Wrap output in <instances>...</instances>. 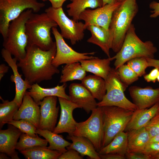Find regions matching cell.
<instances>
[{
  "instance_id": "ffe728a7",
  "label": "cell",
  "mask_w": 159,
  "mask_h": 159,
  "mask_svg": "<svg viewBox=\"0 0 159 159\" xmlns=\"http://www.w3.org/2000/svg\"><path fill=\"white\" fill-rule=\"evenodd\" d=\"M87 29L91 34V37L87 42L99 47L108 57H110V50L111 48L112 39L109 29L90 25L87 27Z\"/></svg>"
},
{
  "instance_id": "44dd1931",
  "label": "cell",
  "mask_w": 159,
  "mask_h": 159,
  "mask_svg": "<svg viewBox=\"0 0 159 159\" xmlns=\"http://www.w3.org/2000/svg\"><path fill=\"white\" fill-rule=\"evenodd\" d=\"M67 87V85L65 83L54 87L45 88L41 87L37 83H35L32 85L31 88L27 92L37 104L45 97L49 96H56L70 100L69 96L65 92Z\"/></svg>"
},
{
  "instance_id": "2e32d148",
  "label": "cell",
  "mask_w": 159,
  "mask_h": 159,
  "mask_svg": "<svg viewBox=\"0 0 159 159\" xmlns=\"http://www.w3.org/2000/svg\"><path fill=\"white\" fill-rule=\"evenodd\" d=\"M128 91L133 103L138 109L150 108L159 102V88L132 86Z\"/></svg>"
},
{
  "instance_id": "4316f807",
  "label": "cell",
  "mask_w": 159,
  "mask_h": 159,
  "mask_svg": "<svg viewBox=\"0 0 159 159\" xmlns=\"http://www.w3.org/2000/svg\"><path fill=\"white\" fill-rule=\"evenodd\" d=\"M81 83L90 92L94 97L101 101L106 92L105 80L95 75L86 76Z\"/></svg>"
},
{
  "instance_id": "bcb514c9",
  "label": "cell",
  "mask_w": 159,
  "mask_h": 159,
  "mask_svg": "<svg viewBox=\"0 0 159 159\" xmlns=\"http://www.w3.org/2000/svg\"><path fill=\"white\" fill-rule=\"evenodd\" d=\"M9 67L4 64H1L0 65V80L7 73L9 70Z\"/></svg>"
},
{
  "instance_id": "7c38bea8",
  "label": "cell",
  "mask_w": 159,
  "mask_h": 159,
  "mask_svg": "<svg viewBox=\"0 0 159 159\" xmlns=\"http://www.w3.org/2000/svg\"><path fill=\"white\" fill-rule=\"evenodd\" d=\"M122 1L107 4L94 9H86L80 14L79 20L84 21L86 29L88 26L94 25L108 29L113 13Z\"/></svg>"
},
{
  "instance_id": "52a82bcc",
  "label": "cell",
  "mask_w": 159,
  "mask_h": 159,
  "mask_svg": "<svg viewBox=\"0 0 159 159\" xmlns=\"http://www.w3.org/2000/svg\"><path fill=\"white\" fill-rule=\"evenodd\" d=\"M105 80L106 92L102 100L97 103V107L114 106L133 112L138 109L126 97L124 92L128 86L120 80L117 69L112 68Z\"/></svg>"
},
{
  "instance_id": "db71d44e",
  "label": "cell",
  "mask_w": 159,
  "mask_h": 159,
  "mask_svg": "<svg viewBox=\"0 0 159 159\" xmlns=\"http://www.w3.org/2000/svg\"><path fill=\"white\" fill-rule=\"evenodd\" d=\"M120 1H123V0H119Z\"/></svg>"
},
{
  "instance_id": "277c9868",
  "label": "cell",
  "mask_w": 159,
  "mask_h": 159,
  "mask_svg": "<svg viewBox=\"0 0 159 159\" xmlns=\"http://www.w3.org/2000/svg\"><path fill=\"white\" fill-rule=\"evenodd\" d=\"M33 12L31 9L23 11L10 23L6 36L3 39V48L8 51L18 61L25 57L28 37L26 31V24Z\"/></svg>"
},
{
  "instance_id": "83f0119b",
  "label": "cell",
  "mask_w": 159,
  "mask_h": 159,
  "mask_svg": "<svg viewBox=\"0 0 159 159\" xmlns=\"http://www.w3.org/2000/svg\"><path fill=\"white\" fill-rule=\"evenodd\" d=\"M103 6L102 0H73L68 4L67 12L68 15L72 17L76 21L79 20L81 13L89 8L95 9Z\"/></svg>"
},
{
  "instance_id": "74e56055",
  "label": "cell",
  "mask_w": 159,
  "mask_h": 159,
  "mask_svg": "<svg viewBox=\"0 0 159 159\" xmlns=\"http://www.w3.org/2000/svg\"><path fill=\"white\" fill-rule=\"evenodd\" d=\"M152 158L159 154V143L149 142L140 153Z\"/></svg>"
},
{
  "instance_id": "b9f144b4",
  "label": "cell",
  "mask_w": 159,
  "mask_h": 159,
  "mask_svg": "<svg viewBox=\"0 0 159 159\" xmlns=\"http://www.w3.org/2000/svg\"><path fill=\"white\" fill-rule=\"evenodd\" d=\"M125 157L128 159H151L150 156L134 152H127Z\"/></svg>"
},
{
  "instance_id": "e575fe53",
  "label": "cell",
  "mask_w": 159,
  "mask_h": 159,
  "mask_svg": "<svg viewBox=\"0 0 159 159\" xmlns=\"http://www.w3.org/2000/svg\"><path fill=\"white\" fill-rule=\"evenodd\" d=\"M7 124L14 126L22 132L27 134L31 136L35 137L38 135L36 133L37 128L32 123L26 120H13Z\"/></svg>"
},
{
  "instance_id": "d6a6232c",
  "label": "cell",
  "mask_w": 159,
  "mask_h": 159,
  "mask_svg": "<svg viewBox=\"0 0 159 159\" xmlns=\"http://www.w3.org/2000/svg\"><path fill=\"white\" fill-rule=\"evenodd\" d=\"M48 143L45 139L42 138L38 135L36 137H33L22 133L17 143L16 149L20 151L36 146H47Z\"/></svg>"
},
{
  "instance_id": "9a60e30c",
  "label": "cell",
  "mask_w": 159,
  "mask_h": 159,
  "mask_svg": "<svg viewBox=\"0 0 159 159\" xmlns=\"http://www.w3.org/2000/svg\"><path fill=\"white\" fill-rule=\"evenodd\" d=\"M1 53L4 61L11 67L13 71V74L10 77V80L14 83L15 85V95L13 100L20 107L25 93L27 89L31 88L32 85L26 80H23L22 75L19 72L17 63V59L14 57L13 58L12 55L4 48L1 49Z\"/></svg>"
},
{
  "instance_id": "7dc6e473",
  "label": "cell",
  "mask_w": 159,
  "mask_h": 159,
  "mask_svg": "<svg viewBox=\"0 0 159 159\" xmlns=\"http://www.w3.org/2000/svg\"><path fill=\"white\" fill-rule=\"evenodd\" d=\"M149 142L159 143V134L150 138Z\"/></svg>"
},
{
  "instance_id": "3957f363",
  "label": "cell",
  "mask_w": 159,
  "mask_h": 159,
  "mask_svg": "<svg viewBox=\"0 0 159 159\" xmlns=\"http://www.w3.org/2000/svg\"><path fill=\"white\" fill-rule=\"evenodd\" d=\"M157 51V48L151 41L144 42L138 37L134 25L132 24L127 32L121 48L112 57L115 59V69H117L129 60L136 58H154Z\"/></svg>"
},
{
  "instance_id": "4dcf8cb0",
  "label": "cell",
  "mask_w": 159,
  "mask_h": 159,
  "mask_svg": "<svg viewBox=\"0 0 159 159\" xmlns=\"http://www.w3.org/2000/svg\"><path fill=\"white\" fill-rule=\"evenodd\" d=\"M27 159H57L62 153L48 148L47 146H38L19 151Z\"/></svg>"
},
{
  "instance_id": "5bb4252c",
  "label": "cell",
  "mask_w": 159,
  "mask_h": 159,
  "mask_svg": "<svg viewBox=\"0 0 159 159\" xmlns=\"http://www.w3.org/2000/svg\"><path fill=\"white\" fill-rule=\"evenodd\" d=\"M57 97H45L38 104L40 106V120L38 128L53 132L56 127L59 106H57Z\"/></svg>"
},
{
  "instance_id": "7402d4cb",
  "label": "cell",
  "mask_w": 159,
  "mask_h": 159,
  "mask_svg": "<svg viewBox=\"0 0 159 159\" xmlns=\"http://www.w3.org/2000/svg\"><path fill=\"white\" fill-rule=\"evenodd\" d=\"M159 112V102L150 108L138 109L133 112L124 131H128L144 127Z\"/></svg>"
},
{
  "instance_id": "d4e9b609",
  "label": "cell",
  "mask_w": 159,
  "mask_h": 159,
  "mask_svg": "<svg viewBox=\"0 0 159 159\" xmlns=\"http://www.w3.org/2000/svg\"><path fill=\"white\" fill-rule=\"evenodd\" d=\"M128 135L127 152L140 153L150 138L145 127L127 131Z\"/></svg>"
},
{
  "instance_id": "8992f818",
  "label": "cell",
  "mask_w": 159,
  "mask_h": 159,
  "mask_svg": "<svg viewBox=\"0 0 159 159\" xmlns=\"http://www.w3.org/2000/svg\"><path fill=\"white\" fill-rule=\"evenodd\" d=\"M103 127L102 148L108 144L124 130L133 111L114 106L102 107Z\"/></svg>"
},
{
  "instance_id": "c3c4849f",
  "label": "cell",
  "mask_w": 159,
  "mask_h": 159,
  "mask_svg": "<svg viewBox=\"0 0 159 159\" xmlns=\"http://www.w3.org/2000/svg\"><path fill=\"white\" fill-rule=\"evenodd\" d=\"M118 1H120L119 0H102L103 6L107 4L114 3Z\"/></svg>"
},
{
  "instance_id": "5b68a950",
  "label": "cell",
  "mask_w": 159,
  "mask_h": 159,
  "mask_svg": "<svg viewBox=\"0 0 159 159\" xmlns=\"http://www.w3.org/2000/svg\"><path fill=\"white\" fill-rule=\"evenodd\" d=\"M58 26L56 22L45 12L32 13L26 24L28 42L44 50L50 49L53 45L51 31Z\"/></svg>"
},
{
  "instance_id": "816d5d0a",
  "label": "cell",
  "mask_w": 159,
  "mask_h": 159,
  "mask_svg": "<svg viewBox=\"0 0 159 159\" xmlns=\"http://www.w3.org/2000/svg\"><path fill=\"white\" fill-rule=\"evenodd\" d=\"M157 81L159 82V72L158 73V76L157 77Z\"/></svg>"
},
{
  "instance_id": "7bdbcfd3",
  "label": "cell",
  "mask_w": 159,
  "mask_h": 159,
  "mask_svg": "<svg viewBox=\"0 0 159 159\" xmlns=\"http://www.w3.org/2000/svg\"><path fill=\"white\" fill-rule=\"evenodd\" d=\"M100 159H125V156L116 154L109 153L105 154H100Z\"/></svg>"
},
{
  "instance_id": "8fae6325",
  "label": "cell",
  "mask_w": 159,
  "mask_h": 159,
  "mask_svg": "<svg viewBox=\"0 0 159 159\" xmlns=\"http://www.w3.org/2000/svg\"><path fill=\"white\" fill-rule=\"evenodd\" d=\"M52 30L56 46V54L52 62L55 67H58L62 64L80 62L96 57L92 56L95 54V52L80 53L75 51L66 43L56 27H53Z\"/></svg>"
},
{
  "instance_id": "11a10c76",
  "label": "cell",
  "mask_w": 159,
  "mask_h": 159,
  "mask_svg": "<svg viewBox=\"0 0 159 159\" xmlns=\"http://www.w3.org/2000/svg\"><path fill=\"white\" fill-rule=\"evenodd\" d=\"M70 0L72 1L73 0Z\"/></svg>"
},
{
  "instance_id": "e0dca14e",
  "label": "cell",
  "mask_w": 159,
  "mask_h": 159,
  "mask_svg": "<svg viewBox=\"0 0 159 159\" xmlns=\"http://www.w3.org/2000/svg\"><path fill=\"white\" fill-rule=\"evenodd\" d=\"M69 90L70 100L83 108L87 113L97 107L95 99L82 83H71Z\"/></svg>"
},
{
  "instance_id": "1f68e13d",
  "label": "cell",
  "mask_w": 159,
  "mask_h": 159,
  "mask_svg": "<svg viewBox=\"0 0 159 159\" xmlns=\"http://www.w3.org/2000/svg\"><path fill=\"white\" fill-rule=\"evenodd\" d=\"M19 107L13 100L10 101L3 100L2 103L0 104V130L5 124L13 120Z\"/></svg>"
},
{
  "instance_id": "f546056e",
  "label": "cell",
  "mask_w": 159,
  "mask_h": 159,
  "mask_svg": "<svg viewBox=\"0 0 159 159\" xmlns=\"http://www.w3.org/2000/svg\"><path fill=\"white\" fill-rule=\"evenodd\" d=\"M86 75V71L80 62L66 64L62 69L59 82L64 83L74 80L82 81Z\"/></svg>"
},
{
  "instance_id": "8d00e7d4",
  "label": "cell",
  "mask_w": 159,
  "mask_h": 159,
  "mask_svg": "<svg viewBox=\"0 0 159 159\" xmlns=\"http://www.w3.org/2000/svg\"><path fill=\"white\" fill-rule=\"evenodd\" d=\"M150 138L159 134V112L144 127Z\"/></svg>"
},
{
  "instance_id": "836d02e7",
  "label": "cell",
  "mask_w": 159,
  "mask_h": 159,
  "mask_svg": "<svg viewBox=\"0 0 159 159\" xmlns=\"http://www.w3.org/2000/svg\"><path fill=\"white\" fill-rule=\"evenodd\" d=\"M117 70L120 80L128 86L138 79V76L127 64L121 66Z\"/></svg>"
},
{
  "instance_id": "681fc988",
  "label": "cell",
  "mask_w": 159,
  "mask_h": 159,
  "mask_svg": "<svg viewBox=\"0 0 159 159\" xmlns=\"http://www.w3.org/2000/svg\"><path fill=\"white\" fill-rule=\"evenodd\" d=\"M11 158L9 156L5 153L1 152L0 154V159H10Z\"/></svg>"
},
{
  "instance_id": "f5cc1de1",
  "label": "cell",
  "mask_w": 159,
  "mask_h": 159,
  "mask_svg": "<svg viewBox=\"0 0 159 159\" xmlns=\"http://www.w3.org/2000/svg\"><path fill=\"white\" fill-rule=\"evenodd\" d=\"M42 0L44 1H47V0Z\"/></svg>"
},
{
  "instance_id": "60d3db41",
  "label": "cell",
  "mask_w": 159,
  "mask_h": 159,
  "mask_svg": "<svg viewBox=\"0 0 159 159\" xmlns=\"http://www.w3.org/2000/svg\"><path fill=\"white\" fill-rule=\"evenodd\" d=\"M149 7L152 10L150 17L155 18L159 16V2L152 1L149 4Z\"/></svg>"
},
{
  "instance_id": "ab89813d",
  "label": "cell",
  "mask_w": 159,
  "mask_h": 159,
  "mask_svg": "<svg viewBox=\"0 0 159 159\" xmlns=\"http://www.w3.org/2000/svg\"><path fill=\"white\" fill-rule=\"evenodd\" d=\"M159 72V69L157 68H155L149 74L144 75V79L148 82L155 83L157 81Z\"/></svg>"
},
{
  "instance_id": "f1b7e54d",
  "label": "cell",
  "mask_w": 159,
  "mask_h": 159,
  "mask_svg": "<svg viewBox=\"0 0 159 159\" xmlns=\"http://www.w3.org/2000/svg\"><path fill=\"white\" fill-rule=\"evenodd\" d=\"M36 133L43 137L47 141L49 144L47 147L51 150L63 153L67 151V147L71 144V143L64 139L62 135L53 132L37 128Z\"/></svg>"
},
{
  "instance_id": "484cf974",
  "label": "cell",
  "mask_w": 159,
  "mask_h": 159,
  "mask_svg": "<svg viewBox=\"0 0 159 159\" xmlns=\"http://www.w3.org/2000/svg\"><path fill=\"white\" fill-rule=\"evenodd\" d=\"M127 148V132L123 131L117 134L108 144L102 148L98 153L100 154H116L125 156Z\"/></svg>"
},
{
  "instance_id": "9c48e42d",
  "label": "cell",
  "mask_w": 159,
  "mask_h": 159,
  "mask_svg": "<svg viewBox=\"0 0 159 159\" xmlns=\"http://www.w3.org/2000/svg\"><path fill=\"white\" fill-rule=\"evenodd\" d=\"M92 112L86 120L77 123L73 135L88 139L98 152L102 148L103 135L102 107H97Z\"/></svg>"
},
{
  "instance_id": "30bf717a",
  "label": "cell",
  "mask_w": 159,
  "mask_h": 159,
  "mask_svg": "<svg viewBox=\"0 0 159 159\" xmlns=\"http://www.w3.org/2000/svg\"><path fill=\"white\" fill-rule=\"evenodd\" d=\"M45 12L56 22L60 29L62 36L69 40L72 45L83 39L84 31L86 29L85 24L69 19L62 7L54 8L51 6L46 9Z\"/></svg>"
},
{
  "instance_id": "4fadbf2b",
  "label": "cell",
  "mask_w": 159,
  "mask_h": 159,
  "mask_svg": "<svg viewBox=\"0 0 159 159\" xmlns=\"http://www.w3.org/2000/svg\"><path fill=\"white\" fill-rule=\"evenodd\" d=\"M61 108V113L59 122L53 132L59 134L66 132L68 135H73L77 124L73 118V112L77 108H80L78 105L70 100L58 97Z\"/></svg>"
},
{
  "instance_id": "f907efd6",
  "label": "cell",
  "mask_w": 159,
  "mask_h": 159,
  "mask_svg": "<svg viewBox=\"0 0 159 159\" xmlns=\"http://www.w3.org/2000/svg\"><path fill=\"white\" fill-rule=\"evenodd\" d=\"M151 159H159V154L153 157Z\"/></svg>"
},
{
  "instance_id": "7a4b0ae2",
  "label": "cell",
  "mask_w": 159,
  "mask_h": 159,
  "mask_svg": "<svg viewBox=\"0 0 159 159\" xmlns=\"http://www.w3.org/2000/svg\"><path fill=\"white\" fill-rule=\"evenodd\" d=\"M138 10L136 0H123L113 13L108 29L112 39L111 49L115 52L121 48Z\"/></svg>"
},
{
  "instance_id": "ba28073f",
  "label": "cell",
  "mask_w": 159,
  "mask_h": 159,
  "mask_svg": "<svg viewBox=\"0 0 159 159\" xmlns=\"http://www.w3.org/2000/svg\"><path fill=\"white\" fill-rule=\"evenodd\" d=\"M44 6V3L37 0H0V33L3 39L10 23L23 11L29 9L37 13Z\"/></svg>"
},
{
  "instance_id": "f6af8a7d",
  "label": "cell",
  "mask_w": 159,
  "mask_h": 159,
  "mask_svg": "<svg viewBox=\"0 0 159 159\" xmlns=\"http://www.w3.org/2000/svg\"><path fill=\"white\" fill-rule=\"evenodd\" d=\"M51 2L52 7L54 8L62 7L64 3L67 0H48Z\"/></svg>"
},
{
  "instance_id": "d590c367",
  "label": "cell",
  "mask_w": 159,
  "mask_h": 159,
  "mask_svg": "<svg viewBox=\"0 0 159 159\" xmlns=\"http://www.w3.org/2000/svg\"><path fill=\"white\" fill-rule=\"evenodd\" d=\"M127 62L139 77L144 75L146 69L149 67L146 58L143 57L134 58Z\"/></svg>"
},
{
  "instance_id": "ac0fdd59",
  "label": "cell",
  "mask_w": 159,
  "mask_h": 159,
  "mask_svg": "<svg viewBox=\"0 0 159 159\" xmlns=\"http://www.w3.org/2000/svg\"><path fill=\"white\" fill-rule=\"evenodd\" d=\"M40 116L39 105L34 101L26 91L24 96L22 103L14 115L13 120H26L38 128Z\"/></svg>"
},
{
  "instance_id": "cb8c5ba5",
  "label": "cell",
  "mask_w": 159,
  "mask_h": 159,
  "mask_svg": "<svg viewBox=\"0 0 159 159\" xmlns=\"http://www.w3.org/2000/svg\"><path fill=\"white\" fill-rule=\"evenodd\" d=\"M67 138L72 142L70 145L67 147V150H74L83 157L87 156L91 159H101L99 153L92 143L87 138L74 135H68Z\"/></svg>"
},
{
  "instance_id": "d6986e66",
  "label": "cell",
  "mask_w": 159,
  "mask_h": 159,
  "mask_svg": "<svg viewBox=\"0 0 159 159\" xmlns=\"http://www.w3.org/2000/svg\"><path fill=\"white\" fill-rule=\"evenodd\" d=\"M22 133L19 129L11 125L7 129H1L0 152L6 153L11 159H20L15 150L18 139Z\"/></svg>"
},
{
  "instance_id": "6da1fadb",
  "label": "cell",
  "mask_w": 159,
  "mask_h": 159,
  "mask_svg": "<svg viewBox=\"0 0 159 159\" xmlns=\"http://www.w3.org/2000/svg\"><path fill=\"white\" fill-rule=\"evenodd\" d=\"M24 58L17 63L25 77L32 85L51 80L54 75L59 73V70L52 64L56 52L55 42L49 50H43L37 46L28 43Z\"/></svg>"
},
{
  "instance_id": "ee69618b",
  "label": "cell",
  "mask_w": 159,
  "mask_h": 159,
  "mask_svg": "<svg viewBox=\"0 0 159 159\" xmlns=\"http://www.w3.org/2000/svg\"><path fill=\"white\" fill-rule=\"evenodd\" d=\"M149 67L157 68L159 69V59L154 58H146Z\"/></svg>"
},
{
  "instance_id": "f35d334b",
  "label": "cell",
  "mask_w": 159,
  "mask_h": 159,
  "mask_svg": "<svg viewBox=\"0 0 159 159\" xmlns=\"http://www.w3.org/2000/svg\"><path fill=\"white\" fill-rule=\"evenodd\" d=\"M83 157L76 150L70 149L62 153L58 159H82Z\"/></svg>"
},
{
  "instance_id": "603a6c76",
  "label": "cell",
  "mask_w": 159,
  "mask_h": 159,
  "mask_svg": "<svg viewBox=\"0 0 159 159\" xmlns=\"http://www.w3.org/2000/svg\"><path fill=\"white\" fill-rule=\"evenodd\" d=\"M112 57L101 59L97 57L80 61L81 65L86 72L106 80L110 73L112 68L110 67L111 62L113 60Z\"/></svg>"
}]
</instances>
